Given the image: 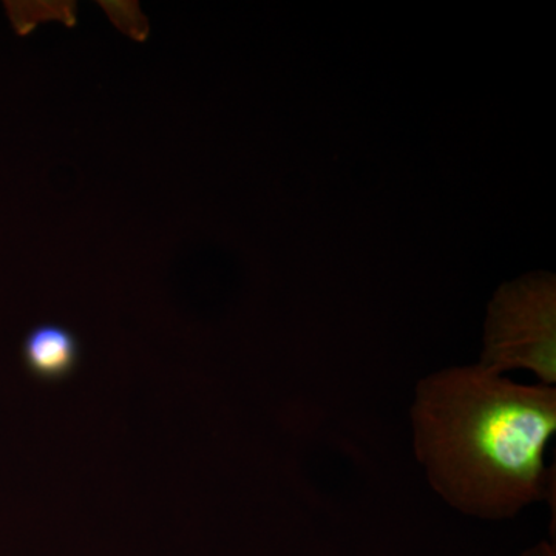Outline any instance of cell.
Wrapping results in <instances>:
<instances>
[{
    "label": "cell",
    "instance_id": "7a4b0ae2",
    "mask_svg": "<svg viewBox=\"0 0 556 556\" xmlns=\"http://www.w3.org/2000/svg\"><path fill=\"white\" fill-rule=\"evenodd\" d=\"M479 364L504 375L526 369L541 386L556 382V283L532 274L497 289L486 309Z\"/></svg>",
    "mask_w": 556,
    "mask_h": 556
},
{
    "label": "cell",
    "instance_id": "6da1fadb",
    "mask_svg": "<svg viewBox=\"0 0 556 556\" xmlns=\"http://www.w3.org/2000/svg\"><path fill=\"white\" fill-rule=\"evenodd\" d=\"M412 427L428 482L460 514L514 518L548 495L554 387L521 386L481 364L442 369L417 383Z\"/></svg>",
    "mask_w": 556,
    "mask_h": 556
},
{
    "label": "cell",
    "instance_id": "277c9868",
    "mask_svg": "<svg viewBox=\"0 0 556 556\" xmlns=\"http://www.w3.org/2000/svg\"><path fill=\"white\" fill-rule=\"evenodd\" d=\"M522 556H555V548L554 546H548L547 543H543L532 548V551L526 552Z\"/></svg>",
    "mask_w": 556,
    "mask_h": 556
},
{
    "label": "cell",
    "instance_id": "3957f363",
    "mask_svg": "<svg viewBox=\"0 0 556 556\" xmlns=\"http://www.w3.org/2000/svg\"><path fill=\"white\" fill-rule=\"evenodd\" d=\"M22 361L36 379L51 382L68 378L78 367V339L60 325H39L22 343Z\"/></svg>",
    "mask_w": 556,
    "mask_h": 556
}]
</instances>
